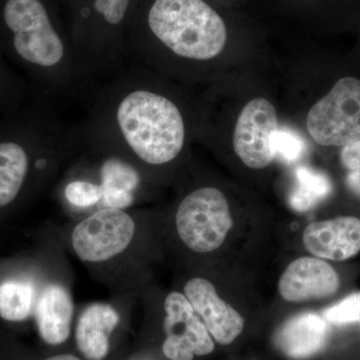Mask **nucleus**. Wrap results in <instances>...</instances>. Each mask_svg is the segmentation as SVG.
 Returning a JSON list of instances; mask_svg holds the SVG:
<instances>
[{
    "label": "nucleus",
    "instance_id": "obj_1",
    "mask_svg": "<svg viewBox=\"0 0 360 360\" xmlns=\"http://www.w3.org/2000/svg\"><path fill=\"white\" fill-rule=\"evenodd\" d=\"M148 68L129 61L103 80L77 122L82 143L158 167L176 160L186 146L187 124L179 101L155 84Z\"/></svg>",
    "mask_w": 360,
    "mask_h": 360
},
{
    "label": "nucleus",
    "instance_id": "obj_2",
    "mask_svg": "<svg viewBox=\"0 0 360 360\" xmlns=\"http://www.w3.org/2000/svg\"><path fill=\"white\" fill-rule=\"evenodd\" d=\"M0 51L20 70L32 94L53 103L89 101L92 91L82 77L72 39L56 25L44 0H6Z\"/></svg>",
    "mask_w": 360,
    "mask_h": 360
},
{
    "label": "nucleus",
    "instance_id": "obj_3",
    "mask_svg": "<svg viewBox=\"0 0 360 360\" xmlns=\"http://www.w3.org/2000/svg\"><path fill=\"white\" fill-rule=\"evenodd\" d=\"M82 144L78 123L65 122L56 104L32 96L0 120V210L20 200L34 172Z\"/></svg>",
    "mask_w": 360,
    "mask_h": 360
},
{
    "label": "nucleus",
    "instance_id": "obj_4",
    "mask_svg": "<svg viewBox=\"0 0 360 360\" xmlns=\"http://www.w3.org/2000/svg\"><path fill=\"white\" fill-rule=\"evenodd\" d=\"M226 40L224 20L205 0H153L141 27L127 35V59L144 65L163 51L176 60L205 63Z\"/></svg>",
    "mask_w": 360,
    "mask_h": 360
},
{
    "label": "nucleus",
    "instance_id": "obj_5",
    "mask_svg": "<svg viewBox=\"0 0 360 360\" xmlns=\"http://www.w3.org/2000/svg\"><path fill=\"white\" fill-rule=\"evenodd\" d=\"M307 129L321 146L343 148L359 141L360 78H340L310 108Z\"/></svg>",
    "mask_w": 360,
    "mask_h": 360
},
{
    "label": "nucleus",
    "instance_id": "obj_6",
    "mask_svg": "<svg viewBox=\"0 0 360 360\" xmlns=\"http://www.w3.org/2000/svg\"><path fill=\"white\" fill-rule=\"evenodd\" d=\"M175 224L187 248L207 253L224 243L233 220L224 193L214 187H201L187 194L180 202Z\"/></svg>",
    "mask_w": 360,
    "mask_h": 360
},
{
    "label": "nucleus",
    "instance_id": "obj_7",
    "mask_svg": "<svg viewBox=\"0 0 360 360\" xmlns=\"http://www.w3.org/2000/svg\"><path fill=\"white\" fill-rule=\"evenodd\" d=\"M134 233V221L129 213L104 207L75 226L73 250L84 262H105L127 250Z\"/></svg>",
    "mask_w": 360,
    "mask_h": 360
},
{
    "label": "nucleus",
    "instance_id": "obj_8",
    "mask_svg": "<svg viewBox=\"0 0 360 360\" xmlns=\"http://www.w3.org/2000/svg\"><path fill=\"white\" fill-rule=\"evenodd\" d=\"M278 130L276 108L265 98H255L241 110L233 134V148L246 167L262 169L276 158Z\"/></svg>",
    "mask_w": 360,
    "mask_h": 360
},
{
    "label": "nucleus",
    "instance_id": "obj_9",
    "mask_svg": "<svg viewBox=\"0 0 360 360\" xmlns=\"http://www.w3.org/2000/svg\"><path fill=\"white\" fill-rule=\"evenodd\" d=\"M165 331L162 352L170 360H193L214 350V342L200 317L186 296L169 293L165 298Z\"/></svg>",
    "mask_w": 360,
    "mask_h": 360
},
{
    "label": "nucleus",
    "instance_id": "obj_10",
    "mask_svg": "<svg viewBox=\"0 0 360 360\" xmlns=\"http://www.w3.org/2000/svg\"><path fill=\"white\" fill-rule=\"evenodd\" d=\"M184 295L219 345H229L243 333L245 319L217 295L207 279H191L184 286Z\"/></svg>",
    "mask_w": 360,
    "mask_h": 360
},
{
    "label": "nucleus",
    "instance_id": "obj_11",
    "mask_svg": "<svg viewBox=\"0 0 360 360\" xmlns=\"http://www.w3.org/2000/svg\"><path fill=\"white\" fill-rule=\"evenodd\" d=\"M340 288L338 272L321 258L302 257L291 262L279 279L283 300L302 302L335 295Z\"/></svg>",
    "mask_w": 360,
    "mask_h": 360
},
{
    "label": "nucleus",
    "instance_id": "obj_12",
    "mask_svg": "<svg viewBox=\"0 0 360 360\" xmlns=\"http://www.w3.org/2000/svg\"><path fill=\"white\" fill-rule=\"evenodd\" d=\"M302 238L315 257L342 262L360 251V219L340 217L314 222L304 229Z\"/></svg>",
    "mask_w": 360,
    "mask_h": 360
},
{
    "label": "nucleus",
    "instance_id": "obj_13",
    "mask_svg": "<svg viewBox=\"0 0 360 360\" xmlns=\"http://www.w3.org/2000/svg\"><path fill=\"white\" fill-rule=\"evenodd\" d=\"M328 333V322L323 316L304 312L283 322L274 333V343L288 359L307 360L323 350Z\"/></svg>",
    "mask_w": 360,
    "mask_h": 360
},
{
    "label": "nucleus",
    "instance_id": "obj_14",
    "mask_svg": "<svg viewBox=\"0 0 360 360\" xmlns=\"http://www.w3.org/2000/svg\"><path fill=\"white\" fill-rule=\"evenodd\" d=\"M39 336L49 345L65 343L70 335L73 302L70 292L59 284H49L40 292L34 307Z\"/></svg>",
    "mask_w": 360,
    "mask_h": 360
},
{
    "label": "nucleus",
    "instance_id": "obj_15",
    "mask_svg": "<svg viewBox=\"0 0 360 360\" xmlns=\"http://www.w3.org/2000/svg\"><path fill=\"white\" fill-rule=\"evenodd\" d=\"M120 322V315L108 304L94 303L80 315L75 340L87 360H103L110 352V336Z\"/></svg>",
    "mask_w": 360,
    "mask_h": 360
},
{
    "label": "nucleus",
    "instance_id": "obj_16",
    "mask_svg": "<svg viewBox=\"0 0 360 360\" xmlns=\"http://www.w3.org/2000/svg\"><path fill=\"white\" fill-rule=\"evenodd\" d=\"M139 180L141 175L134 167L118 158H108L101 168L104 206L117 210L129 207L134 203Z\"/></svg>",
    "mask_w": 360,
    "mask_h": 360
},
{
    "label": "nucleus",
    "instance_id": "obj_17",
    "mask_svg": "<svg viewBox=\"0 0 360 360\" xmlns=\"http://www.w3.org/2000/svg\"><path fill=\"white\" fill-rule=\"evenodd\" d=\"M37 290L30 281L7 279L0 283V317L8 322L25 321L34 311Z\"/></svg>",
    "mask_w": 360,
    "mask_h": 360
},
{
    "label": "nucleus",
    "instance_id": "obj_18",
    "mask_svg": "<svg viewBox=\"0 0 360 360\" xmlns=\"http://www.w3.org/2000/svg\"><path fill=\"white\" fill-rule=\"evenodd\" d=\"M295 174V184L288 196V202L295 212H309L317 203L326 200L333 191L330 180L321 172L300 167Z\"/></svg>",
    "mask_w": 360,
    "mask_h": 360
},
{
    "label": "nucleus",
    "instance_id": "obj_19",
    "mask_svg": "<svg viewBox=\"0 0 360 360\" xmlns=\"http://www.w3.org/2000/svg\"><path fill=\"white\" fill-rule=\"evenodd\" d=\"M30 85L0 51V112L11 115L25 108L32 98Z\"/></svg>",
    "mask_w": 360,
    "mask_h": 360
},
{
    "label": "nucleus",
    "instance_id": "obj_20",
    "mask_svg": "<svg viewBox=\"0 0 360 360\" xmlns=\"http://www.w3.org/2000/svg\"><path fill=\"white\" fill-rule=\"evenodd\" d=\"M323 319L333 326L360 322V291L343 298L323 311Z\"/></svg>",
    "mask_w": 360,
    "mask_h": 360
},
{
    "label": "nucleus",
    "instance_id": "obj_21",
    "mask_svg": "<svg viewBox=\"0 0 360 360\" xmlns=\"http://www.w3.org/2000/svg\"><path fill=\"white\" fill-rule=\"evenodd\" d=\"M65 196L70 205L77 207H89L103 198L101 184L87 180H73L65 186Z\"/></svg>",
    "mask_w": 360,
    "mask_h": 360
},
{
    "label": "nucleus",
    "instance_id": "obj_22",
    "mask_svg": "<svg viewBox=\"0 0 360 360\" xmlns=\"http://www.w3.org/2000/svg\"><path fill=\"white\" fill-rule=\"evenodd\" d=\"M340 162L348 188L360 198V139L341 148Z\"/></svg>",
    "mask_w": 360,
    "mask_h": 360
},
{
    "label": "nucleus",
    "instance_id": "obj_23",
    "mask_svg": "<svg viewBox=\"0 0 360 360\" xmlns=\"http://www.w3.org/2000/svg\"><path fill=\"white\" fill-rule=\"evenodd\" d=\"M304 143L302 139L290 130L278 129L274 137L276 158L281 155L285 161H295L302 155Z\"/></svg>",
    "mask_w": 360,
    "mask_h": 360
},
{
    "label": "nucleus",
    "instance_id": "obj_24",
    "mask_svg": "<svg viewBox=\"0 0 360 360\" xmlns=\"http://www.w3.org/2000/svg\"><path fill=\"white\" fill-rule=\"evenodd\" d=\"M45 360H80L77 359L75 355L70 354H59L56 355V356L49 357V359H46Z\"/></svg>",
    "mask_w": 360,
    "mask_h": 360
}]
</instances>
